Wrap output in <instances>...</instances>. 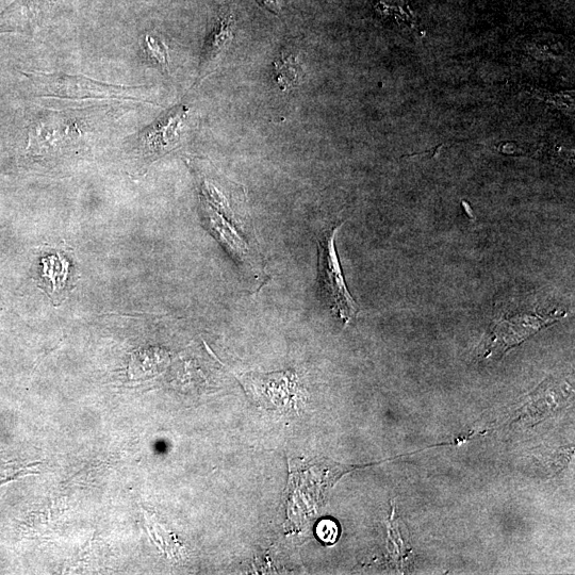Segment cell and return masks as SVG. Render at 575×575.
<instances>
[{
    "label": "cell",
    "instance_id": "cell-1",
    "mask_svg": "<svg viewBox=\"0 0 575 575\" xmlns=\"http://www.w3.org/2000/svg\"><path fill=\"white\" fill-rule=\"evenodd\" d=\"M341 225L330 226L318 238L319 284L323 298L344 325L358 315L359 308L345 284L336 250V235Z\"/></svg>",
    "mask_w": 575,
    "mask_h": 575
},
{
    "label": "cell",
    "instance_id": "cell-2",
    "mask_svg": "<svg viewBox=\"0 0 575 575\" xmlns=\"http://www.w3.org/2000/svg\"><path fill=\"white\" fill-rule=\"evenodd\" d=\"M566 316L565 311L538 312L523 311L516 315H506L497 321L492 330V340L496 344L501 343L503 347H513L521 343L540 328L552 324Z\"/></svg>",
    "mask_w": 575,
    "mask_h": 575
},
{
    "label": "cell",
    "instance_id": "cell-3",
    "mask_svg": "<svg viewBox=\"0 0 575 575\" xmlns=\"http://www.w3.org/2000/svg\"><path fill=\"white\" fill-rule=\"evenodd\" d=\"M244 387L252 391L256 397L269 398L276 406H284L298 396L300 386L298 377L292 372L272 374H248L242 377Z\"/></svg>",
    "mask_w": 575,
    "mask_h": 575
},
{
    "label": "cell",
    "instance_id": "cell-4",
    "mask_svg": "<svg viewBox=\"0 0 575 575\" xmlns=\"http://www.w3.org/2000/svg\"><path fill=\"white\" fill-rule=\"evenodd\" d=\"M187 114L186 106H178L147 128L142 135L145 152L160 157L172 151L179 141Z\"/></svg>",
    "mask_w": 575,
    "mask_h": 575
},
{
    "label": "cell",
    "instance_id": "cell-5",
    "mask_svg": "<svg viewBox=\"0 0 575 575\" xmlns=\"http://www.w3.org/2000/svg\"><path fill=\"white\" fill-rule=\"evenodd\" d=\"M46 91L47 93L53 92L58 96H81V97H125V93L130 90L125 88L112 87L109 85L101 84L84 77H71V76H46Z\"/></svg>",
    "mask_w": 575,
    "mask_h": 575
},
{
    "label": "cell",
    "instance_id": "cell-6",
    "mask_svg": "<svg viewBox=\"0 0 575 575\" xmlns=\"http://www.w3.org/2000/svg\"><path fill=\"white\" fill-rule=\"evenodd\" d=\"M235 20L232 14L222 16L213 28L202 54L200 78L212 70L233 40Z\"/></svg>",
    "mask_w": 575,
    "mask_h": 575
},
{
    "label": "cell",
    "instance_id": "cell-7",
    "mask_svg": "<svg viewBox=\"0 0 575 575\" xmlns=\"http://www.w3.org/2000/svg\"><path fill=\"white\" fill-rule=\"evenodd\" d=\"M276 80L283 91L298 85L301 76V65L298 56L282 53L274 63Z\"/></svg>",
    "mask_w": 575,
    "mask_h": 575
},
{
    "label": "cell",
    "instance_id": "cell-8",
    "mask_svg": "<svg viewBox=\"0 0 575 575\" xmlns=\"http://www.w3.org/2000/svg\"><path fill=\"white\" fill-rule=\"evenodd\" d=\"M64 262L56 257H49L44 261V275L53 284L55 291L63 289L67 281V266Z\"/></svg>",
    "mask_w": 575,
    "mask_h": 575
},
{
    "label": "cell",
    "instance_id": "cell-9",
    "mask_svg": "<svg viewBox=\"0 0 575 575\" xmlns=\"http://www.w3.org/2000/svg\"><path fill=\"white\" fill-rule=\"evenodd\" d=\"M317 535L319 539L326 545L335 544L339 536V528L335 521L324 519L319 522L317 527Z\"/></svg>",
    "mask_w": 575,
    "mask_h": 575
},
{
    "label": "cell",
    "instance_id": "cell-10",
    "mask_svg": "<svg viewBox=\"0 0 575 575\" xmlns=\"http://www.w3.org/2000/svg\"><path fill=\"white\" fill-rule=\"evenodd\" d=\"M146 42L152 57L156 59V61L161 65L162 68L168 69L169 54L166 45H164L162 42L153 37L147 38Z\"/></svg>",
    "mask_w": 575,
    "mask_h": 575
},
{
    "label": "cell",
    "instance_id": "cell-11",
    "mask_svg": "<svg viewBox=\"0 0 575 575\" xmlns=\"http://www.w3.org/2000/svg\"><path fill=\"white\" fill-rule=\"evenodd\" d=\"M259 2L274 13L281 11V2L279 0H259Z\"/></svg>",
    "mask_w": 575,
    "mask_h": 575
}]
</instances>
